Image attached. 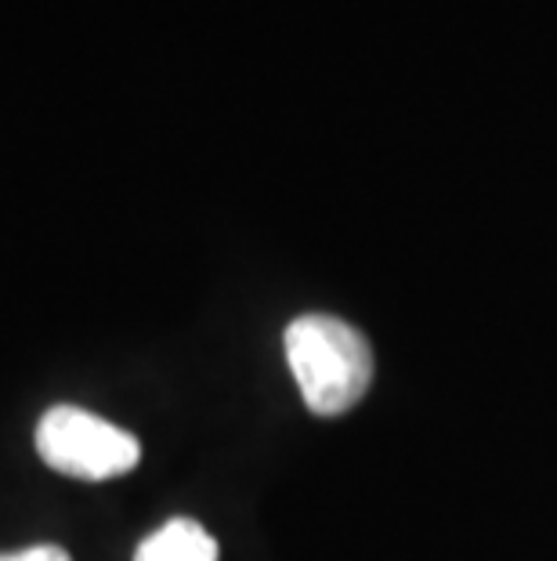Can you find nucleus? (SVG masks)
Here are the masks:
<instances>
[{
  "instance_id": "obj_1",
  "label": "nucleus",
  "mask_w": 557,
  "mask_h": 561,
  "mask_svg": "<svg viewBox=\"0 0 557 561\" xmlns=\"http://www.w3.org/2000/svg\"><path fill=\"white\" fill-rule=\"evenodd\" d=\"M287 363L315 416H340L373 385V348L351 322L301 316L287 327Z\"/></svg>"
},
{
  "instance_id": "obj_4",
  "label": "nucleus",
  "mask_w": 557,
  "mask_h": 561,
  "mask_svg": "<svg viewBox=\"0 0 557 561\" xmlns=\"http://www.w3.org/2000/svg\"><path fill=\"white\" fill-rule=\"evenodd\" d=\"M0 561H73V558L58 543H33V547H22V551L0 554Z\"/></svg>"
},
{
  "instance_id": "obj_2",
  "label": "nucleus",
  "mask_w": 557,
  "mask_h": 561,
  "mask_svg": "<svg viewBox=\"0 0 557 561\" xmlns=\"http://www.w3.org/2000/svg\"><path fill=\"white\" fill-rule=\"evenodd\" d=\"M40 460L69 479H116L127 474L141 457L138 438L80 405H55L37 424Z\"/></svg>"
},
{
  "instance_id": "obj_3",
  "label": "nucleus",
  "mask_w": 557,
  "mask_h": 561,
  "mask_svg": "<svg viewBox=\"0 0 557 561\" xmlns=\"http://www.w3.org/2000/svg\"><path fill=\"white\" fill-rule=\"evenodd\" d=\"M135 561H218V540L193 518H171L138 543Z\"/></svg>"
}]
</instances>
